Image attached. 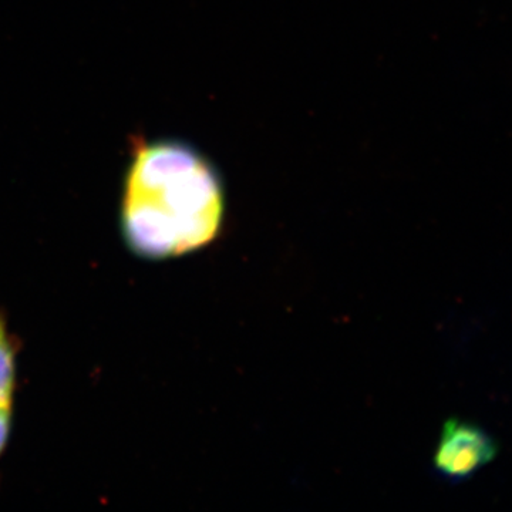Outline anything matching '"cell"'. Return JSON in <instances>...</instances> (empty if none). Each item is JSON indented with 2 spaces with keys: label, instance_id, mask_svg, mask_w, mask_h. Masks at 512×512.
Masks as SVG:
<instances>
[{
  "label": "cell",
  "instance_id": "obj_1",
  "mask_svg": "<svg viewBox=\"0 0 512 512\" xmlns=\"http://www.w3.org/2000/svg\"><path fill=\"white\" fill-rule=\"evenodd\" d=\"M224 183L197 148L178 140H137L120 205V227L133 254L164 261L200 251L220 235Z\"/></svg>",
  "mask_w": 512,
  "mask_h": 512
},
{
  "label": "cell",
  "instance_id": "obj_2",
  "mask_svg": "<svg viewBox=\"0 0 512 512\" xmlns=\"http://www.w3.org/2000/svg\"><path fill=\"white\" fill-rule=\"evenodd\" d=\"M498 456L497 441L477 424L450 419L441 430L434 468L441 477L458 483L477 474Z\"/></svg>",
  "mask_w": 512,
  "mask_h": 512
},
{
  "label": "cell",
  "instance_id": "obj_3",
  "mask_svg": "<svg viewBox=\"0 0 512 512\" xmlns=\"http://www.w3.org/2000/svg\"><path fill=\"white\" fill-rule=\"evenodd\" d=\"M20 340L9 328L5 312L0 311V407H13Z\"/></svg>",
  "mask_w": 512,
  "mask_h": 512
},
{
  "label": "cell",
  "instance_id": "obj_4",
  "mask_svg": "<svg viewBox=\"0 0 512 512\" xmlns=\"http://www.w3.org/2000/svg\"><path fill=\"white\" fill-rule=\"evenodd\" d=\"M13 407H0V457L8 447L10 433H12Z\"/></svg>",
  "mask_w": 512,
  "mask_h": 512
}]
</instances>
